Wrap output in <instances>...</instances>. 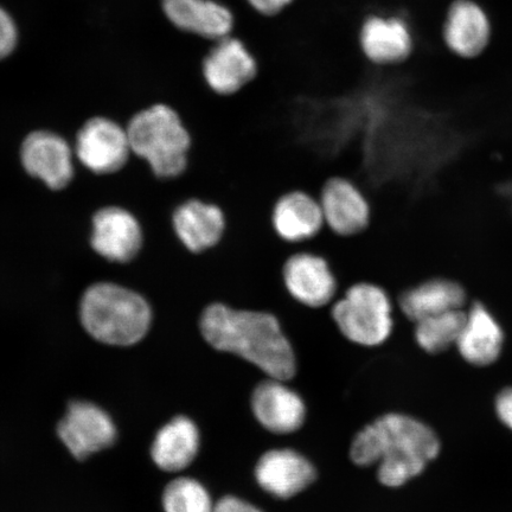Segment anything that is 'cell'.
<instances>
[{
  "mask_svg": "<svg viewBox=\"0 0 512 512\" xmlns=\"http://www.w3.org/2000/svg\"><path fill=\"white\" fill-rule=\"evenodd\" d=\"M198 326L210 347L242 357L268 377L288 381L296 375L290 339L273 312L214 302L204 307Z\"/></svg>",
  "mask_w": 512,
  "mask_h": 512,
  "instance_id": "6da1fadb",
  "label": "cell"
},
{
  "mask_svg": "<svg viewBox=\"0 0 512 512\" xmlns=\"http://www.w3.org/2000/svg\"><path fill=\"white\" fill-rule=\"evenodd\" d=\"M492 25L488 12L475 0H454L443 25L445 46L464 60L477 59L488 49Z\"/></svg>",
  "mask_w": 512,
  "mask_h": 512,
  "instance_id": "5bb4252c",
  "label": "cell"
},
{
  "mask_svg": "<svg viewBox=\"0 0 512 512\" xmlns=\"http://www.w3.org/2000/svg\"><path fill=\"white\" fill-rule=\"evenodd\" d=\"M165 512H213L214 503L206 488L196 479L172 480L163 494Z\"/></svg>",
  "mask_w": 512,
  "mask_h": 512,
  "instance_id": "cb8c5ba5",
  "label": "cell"
},
{
  "mask_svg": "<svg viewBox=\"0 0 512 512\" xmlns=\"http://www.w3.org/2000/svg\"><path fill=\"white\" fill-rule=\"evenodd\" d=\"M163 10L176 28L206 40L219 41L235 28L233 11L216 0H163Z\"/></svg>",
  "mask_w": 512,
  "mask_h": 512,
  "instance_id": "44dd1931",
  "label": "cell"
},
{
  "mask_svg": "<svg viewBox=\"0 0 512 512\" xmlns=\"http://www.w3.org/2000/svg\"><path fill=\"white\" fill-rule=\"evenodd\" d=\"M283 281L294 302L307 309H326L341 294L329 260L310 251H298L288 256L283 267Z\"/></svg>",
  "mask_w": 512,
  "mask_h": 512,
  "instance_id": "52a82bcc",
  "label": "cell"
},
{
  "mask_svg": "<svg viewBox=\"0 0 512 512\" xmlns=\"http://www.w3.org/2000/svg\"><path fill=\"white\" fill-rule=\"evenodd\" d=\"M249 6L261 16L274 17L284 12L294 0H246Z\"/></svg>",
  "mask_w": 512,
  "mask_h": 512,
  "instance_id": "4316f807",
  "label": "cell"
},
{
  "mask_svg": "<svg viewBox=\"0 0 512 512\" xmlns=\"http://www.w3.org/2000/svg\"><path fill=\"white\" fill-rule=\"evenodd\" d=\"M213 512H262L255 505L234 496H226L214 504Z\"/></svg>",
  "mask_w": 512,
  "mask_h": 512,
  "instance_id": "83f0119b",
  "label": "cell"
},
{
  "mask_svg": "<svg viewBox=\"0 0 512 512\" xmlns=\"http://www.w3.org/2000/svg\"><path fill=\"white\" fill-rule=\"evenodd\" d=\"M505 334L497 318L482 303H473L466 310L462 334L456 348L466 363L476 368H488L501 358Z\"/></svg>",
  "mask_w": 512,
  "mask_h": 512,
  "instance_id": "ac0fdd59",
  "label": "cell"
},
{
  "mask_svg": "<svg viewBox=\"0 0 512 512\" xmlns=\"http://www.w3.org/2000/svg\"><path fill=\"white\" fill-rule=\"evenodd\" d=\"M21 155L28 174L40 178L50 189L61 190L72 181V151L56 134L42 131L29 134Z\"/></svg>",
  "mask_w": 512,
  "mask_h": 512,
  "instance_id": "e0dca14e",
  "label": "cell"
},
{
  "mask_svg": "<svg viewBox=\"0 0 512 512\" xmlns=\"http://www.w3.org/2000/svg\"><path fill=\"white\" fill-rule=\"evenodd\" d=\"M131 146L127 131L106 118H94L79 132L76 153L95 174H112L127 162Z\"/></svg>",
  "mask_w": 512,
  "mask_h": 512,
  "instance_id": "7c38bea8",
  "label": "cell"
},
{
  "mask_svg": "<svg viewBox=\"0 0 512 512\" xmlns=\"http://www.w3.org/2000/svg\"><path fill=\"white\" fill-rule=\"evenodd\" d=\"M143 234L136 217L121 208H105L93 219L92 247L104 258L131 261L142 248Z\"/></svg>",
  "mask_w": 512,
  "mask_h": 512,
  "instance_id": "ffe728a7",
  "label": "cell"
},
{
  "mask_svg": "<svg viewBox=\"0 0 512 512\" xmlns=\"http://www.w3.org/2000/svg\"><path fill=\"white\" fill-rule=\"evenodd\" d=\"M440 451V439L430 426L412 416L389 413L357 433L350 458L361 467L379 464L381 484L399 488L420 476Z\"/></svg>",
  "mask_w": 512,
  "mask_h": 512,
  "instance_id": "7a4b0ae2",
  "label": "cell"
},
{
  "mask_svg": "<svg viewBox=\"0 0 512 512\" xmlns=\"http://www.w3.org/2000/svg\"><path fill=\"white\" fill-rule=\"evenodd\" d=\"M466 318L465 310H456L422 319L414 325V338L427 354L439 355L456 347Z\"/></svg>",
  "mask_w": 512,
  "mask_h": 512,
  "instance_id": "603a6c76",
  "label": "cell"
},
{
  "mask_svg": "<svg viewBox=\"0 0 512 512\" xmlns=\"http://www.w3.org/2000/svg\"><path fill=\"white\" fill-rule=\"evenodd\" d=\"M495 413L502 425L512 432V386L503 388L495 399Z\"/></svg>",
  "mask_w": 512,
  "mask_h": 512,
  "instance_id": "484cf974",
  "label": "cell"
},
{
  "mask_svg": "<svg viewBox=\"0 0 512 512\" xmlns=\"http://www.w3.org/2000/svg\"><path fill=\"white\" fill-rule=\"evenodd\" d=\"M275 234L290 245L315 239L325 227L317 197L303 190H292L278 198L272 210Z\"/></svg>",
  "mask_w": 512,
  "mask_h": 512,
  "instance_id": "d6986e66",
  "label": "cell"
},
{
  "mask_svg": "<svg viewBox=\"0 0 512 512\" xmlns=\"http://www.w3.org/2000/svg\"><path fill=\"white\" fill-rule=\"evenodd\" d=\"M395 309L412 324L456 310H465L467 293L457 280L434 275L405 288L394 298Z\"/></svg>",
  "mask_w": 512,
  "mask_h": 512,
  "instance_id": "8fae6325",
  "label": "cell"
},
{
  "mask_svg": "<svg viewBox=\"0 0 512 512\" xmlns=\"http://www.w3.org/2000/svg\"><path fill=\"white\" fill-rule=\"evenodd\" d=\"M127 134L131 151L144 158L158 177L175 178L187 171L192 136L174 108L156 105L138 113Z\"/></svg>",
  "mask_w": 512,
  "mask_h": 512,
  "instance_id": "277c9868",
  "label": "cell"
},
{
  "mask_svg": "<svg viewBox=\"0 0 512 512\" xmlns=\"http://www.w3.org/2000/svg\"><path fill=\"white\" fill-rule=\"evenodd\" d=\"M200 444V431L195 422L187 416H176L156 434L151 456L160 470L179 472L194 462Z\"/></svg>",
  "mask_w": 512,
  "mask_h": 512,
  "instance_id": "7402d4cb",
  "label": "cell"
},
{
  "mask_svg": "<svg viewBox=\"0 0 512 512\" xmlns=\"http://www.w3.org/2000/svg\"><path fill=\"white\" fill-rule=\"evenodd\" d=\"M260 64L240 38L233 35L215 41L202 63L203 80L217 96L238 95L259 78Z\"/></svg>",
  "mask_w": 512,
  "mask_h": 512,
  "instance_id": "8992f818",
  "label": "cell"
},
{
  "mask_svg": "<svg viewBox=\"0 0 512 512\" xmlns=\"http://www.w3.org/2000/svg\"><path fill=\"white\" fill-rule=\"evenodd\" d=\"M18 42L17 25L4 9L0 8V60L15 50Z\"/></svg>",
  "mask_w": 512,
  "mask_h": 512,
  "instance_id": "d4e9b609",
  "label": "cell"
},
{
  "mask_svg": "<svg viewBox=\"0 0 512 512\" xmlns=\"http://www.w3.org/2000/svg\"><path fill=\"white\" fill-rule=\"evenodd\" d=\"M315 466L303 454L279 448L262 454L255 467L256 482L267 494L288 499L300 494L315 482Z\"/></svg>",
  "mask_w": 512,
  "mask_h": 512,
  "instance_id": "9a60e30c",
  "label": "cell"
},
{
  "mask_svg": "<svg viewBox=\"0 0 512 512\" xmlns=\"http://www.w3.org/2000/svg\"><path fill=\"white\" fill-rule=\"evenodd\" d=\"M325 227L339 236H355L367 230L371 206L360 185L347 177H332L318 197Z\"/></svg>",
  "mask_w": 512,
  "mask_h": 512,
  "instance_id": "30bf717a",
  "label": "cell"
},
{
  "mask_svg": "<svg viewBox=\"0 0 512 512\" xmlns=\"http://www.w3.org/2000/svg\"><path fill=\"white\" fill-rule=\"evenodd\" d=\"M83 328L96 341L130 347L147 335L152 322L149 303L138 293L115 284H96L80 304Z\"/></svg>",
  "mask_w": 512,
  "mask_h": 512,
  "instance_id": "3957f363",
  "label": "cell"
},
{
  "mask_svg": "<svg viewBox=\"0 0 512 512\" xmlns=\"http://www.w3.org/2000/svg\"><path fill=\"white\" fill-rule=\"evenodd\" d=\"M330 313L339 334L362 347H379L395 328L393 297L369 281L349 286L332 303Z\"/></svg>",
  "mask_w": 512,
  "mask_h": 512,
  "instance_id": "5b68a950",
  "label": "cell"
},
{
  "mask_svg": "<svg viewBox=\"0 0 512 512\" xmlns=\"http://www.w3.org/2000/svg\"><path fill=\"white\" fill-rule=\"evenodd\" d=\"M57 434L74 458L85 460L115 443L117 427L104 409L91 402L74 401L57 426Z\"/></svg>",
  "mask_w": 512,
  "mask_h": 512,
  "instance_id": "ba28073f",
  "label": "cell"
},
{
  "mask_svg": "<svg viewBox=\"0 0 512 512\" xmlns=\"http://www.w3.org/2000/svg\"><path fill=\"white\" fill-rule=\"evenodd\" d=\"M175 233L190 254L211 251L222 242L227 232V216L214 202L190 197L175 210Z\"/></svg>",
  "mask_w": 512,
  "mask_h": 512,
  "instance_id": "4fadbf2b",
  "label": "cell"
},
{
  "mask_svg": "<svg viewBox=\"0 0 512 512\" xmlns=\"http://www.w3.org/2000/svg\"><path fill=\"white\" fill-rule=\"evenodd\" d=\"M285 381L270 379L255 387L252 411L259 424L274 434H291L302 428L306 418L300 395L285 386Z\"/></svg>",
  "mask_w": 512,
  "mask_h": 512,
  "instance_id": "2e32d148",
  "label": "cell"
},
{
  "mask_svg": "<svg viewBox=\"0 0 512 512\" xmlns=\"http://www.w3.org/2000/svg\"><path fill=\"white\" fill-rule=\"evenodd\" d=\"M358 42L364 59L381 68L407 62L415 48L411 25L400 16L369 15L361 24Z\"/></svg>",
  "mask_w": 512,
  "mask_h": 512,
  "instance_id": "9c48e42d",
  "label": "cell"
}]
</instances>
